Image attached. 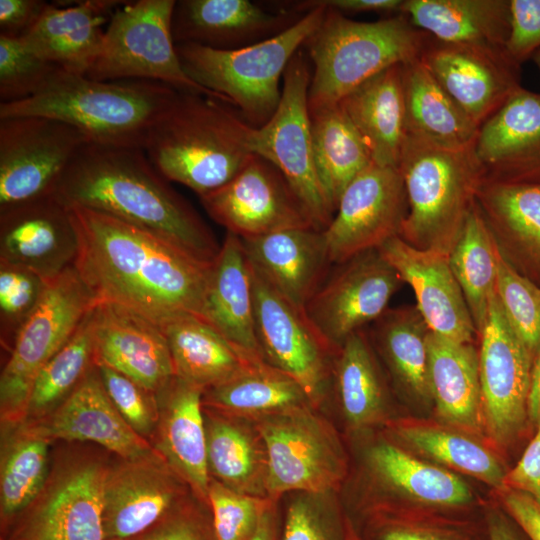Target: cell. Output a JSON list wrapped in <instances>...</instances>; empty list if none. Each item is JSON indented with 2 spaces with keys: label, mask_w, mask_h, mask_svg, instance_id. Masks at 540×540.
Wrapping results in <instances>:
<instances>
[{
  "label": "cell",
  "mask_w": 540,
  "mask_h": 540,
  "mask_svg": "<svg viewBox=\"0 0 540 540\" xmlns=\"http://www.w3.org/2000/svg\"><path fill=\"white\" fill-rule=\"evenodd\" d=\"M204 390L177 377L161 393L153 447L204 503L211 477L207 461Z\"/></svg>",
  "instance_id": "cell-28"
},
{
  "label": "cell",
  "mask_w": 540,
  "mask_h": 540,
  "mask_svg": "<svg viewBox=\"0 0 540 540\" xmlns=\"http://www.w3.org/2000/svg\"><path fill=\"white\" fill-rule=\"evenodd\" d=\"M428 328L418 309H388L372 325V338L396 380L411 394L431 397L428 380Z\"/></svg>",
  "instance_id": "cell-44"
},
{
  "label": "cell",
  "mask_w": 540,
  "mask_h": 540,
  "mask_svg": "<svg viewBox=\"0 0 540 540\" xmlns=\"http://www.w3.org/2000/svg\"><path fill=\"white\" fill-rule=\"evenodd\" d=\"M251 272L255 333L261 357L293 378L316 408L324 399L335 353L303 310L280 295L252 267Z\"/></svg>",
  "instance_id": "cell-15"
},
{
  "label": "cell",
  "mask_w": 540,
  "mask_h": 540,
  "mask_svg": "<svg viewBox=\"0 0 540 540\" xmlns=\"http://www.w3.org/2000/svg\"><path fill=\"white\" fill-rule=\"evenodd\" d=\"M96 303L74 265L47 280L42 297L17 334L1 372L2 426L24 422L36 375L67 343Z\"/></svg>",
  "instance_id": "cell-9"
},
{
  "label": "cell",
  "mask_w": 540,
  "mask_h": 540,
  "mask_svg": "<svg viewBox=\"0 0 540 540\" xmlns=\"http://www.w3.org/2000/svg\"><path fill=\"white\" fill-rule=\"evenodd\" d=\"M407 209L399 169L372 163L346 187L323 230L331 264L378 249L399 235Z\"/></svg>",
  "instance_id": "cell-16"
},
{
  "label": "cell",
  "mask_w": 540,
  "mask_h": 540,
  "mask_svg": "<svg viewBox=\"0 0 540 540\" xmlns=\"http://www.w3.org/2000/svg\"><path fill=\"white\" fill-rule=\"evenodd\" d=\"M109 465L73 456L49 471L29 506L12 522L6 540H105L104 488Z\"/></svg>",
  "instance_id": "cell-12"
},
{
  "label": "cell",
  "mask_w": 540,
  "mask_h": 540,
  "mask_svg": "<svg viewBox=\"0 0 540 540\" xmlns=\"http://www.w3.org/2000/svg\"><path fill=\"white\" fill-rule=\"evenodd\" d=\"M200 201L216 223L242 239L314 228L282 173L255 154L228 183Z\"/></svg>",
  "instance_id": "cell-18"
},
{
  "label": "cell",
  "mask_w": 540,
  "mask_h": 540,
  "mask_svg": "<svg viewBox=\"0 0 540 540\" xmlns=\"http://www.w3.org/2000/svg\"><path fill=\"white\" fill-rule=\"evenodd\" d=\"M158 324L167 340L175 377L204 391L259 360L238 350L198 315L179 313Z\"/></svg>",
  "instance_id": "cell-35"
},
{
  "label": "cell",
  "mask_w": 540,
  "mask_h": 540,
  "mask_svg": "<svg viewBox=\"0 0 540 540\" xmlns=\"http://www.w3.org/2000/svg\"><path fill=\"white\" fill-rule=\"evenodd\" d=\"M473 153L485 181L540 182V93L512 94L479 127Z\"/></svg>",
  "instance_id": "cell-23"
},
{
  "label": "cell",
  "mask_w": 540,
  "mask_h": 540,
  "mask_svg": "<svg viewBox=\"0 0 540 540\" xmlns=\"http://www.w3.org/2000/svg\"><path fill=\"white\" fill-rule=\"evenodd\" d=\"M208 506L217 540H248L276 501L236 492L211 478Z\"/></svg>",
  "instance_id": "cell-50"
},
{
  "label": "cell",
  "mask_w": 540,
  "mask_h": 540,
  "mask_svg": "<svg viewBox=\"0 0 540 540\" xmlns=\"http://www.w3.org/2000/svg\"><path fill=\"white\" fill-rule=\"evenodd\" d=\"M475 200L502 254L540 285V182L483 180Z\"/></svg>",
  "instance_id": "cell-30"
},
{
  "label": "cell",
  "mask_w": 540,
  "mask_h": 540,
  "mask_svg": "<svg viewBox=\"0 0 540 540\" xmlns=\"http://www.w3.org/2000/svg\"><path fill=\"white\" fill-rule=\"evenodd\" d=\"M294 494L279 516L278 540H359L333 492Z\"/></svg>",
  "instance_id": "cell-47"
},
{
  "label": "cell",
  "mask_w": 540,
  "mask_h": 540,
  "mask_svg": "<svg viewBox=\"0 0 540 540\" xmlns=\"http://www.w3.org/2000/svg\"><path fill=\"white\" fill-rule=\"evenodd\" d=\"M68 209L78 238L74 267L96 302L128 307L157 323L179 313L201 317L212 265L118 218Z\"/></svg>",
  "instance_id": "cell-1"
},
{
  "label": "cell",
  "mask_w": 540,
  "mask_h": 540,
  "mask_svg": "<svg viewBox=\"0 0 540 540\" xmlns=\"http://www.w3.org/2000/svg\"><path fill=\"white\" fill-rule=\"evenodd\" d=\"M48 4L43 0H0V35L24 37L37 24Z\"/></svg>",
  "instance_id": "cell-57"
},
{
  "label": "cell",
  "mask_w": 540,
  "mask_h": 540,
  "mask_svg": "<svg viewBox=\"0 0 540 540\" xmlns=\"http://www.w3.org/2000/svg\"><path fill=\"white\" fill-rule=\"evenodd\" d=\"M406 136L436 147H473L479 127L455 103L419 57L402 64Z\"/></svg>",
  "instance_id": "cell-34"
},
{
  "label": "cell",
  "mask_w": 540,
  "mask_h": 540,
  "mask_svg": "<svg viewBox=\"0 0 540 540\" xmlns=\"http://www.w3.org/2000/svg\"><path fill=\"white\" fill-rule=\"evenodd\" d=\"M398 169L408 207L399 236L413 247L448 254L483 181L473 147L449 150L406 136Z\"/></svg>",
  "instance_id": "cell-7"
},
{
  "label": "cell",
  "mask_w": 540,
  "mask_h": 540,
  "mask_svg": "<svg viewBox=\"0 0 540 540\" xmlns=\"http://www.w3.org/2000/svg\"><path fill=\"white\" fill-rule=\"evenodd\" d=\"M204 408L225 416L256 421L314 405L290 376L264 360L251 361L227 381L203 392Z\"/></svg>",
  "instance_id": "cell-38"
},
{
  "label": "cell",
  "mask_w": 540,
  "mask_h": 540,
  "mask_svg": "<svg viewBox=\"0 0 540 540\" xmlns=\"http://www.w3.org/2000/svg\"><path fill=\"white\" fill-rule=\"evenodd\" d=\"M398 437L421 454L451 468L503 488L506 473L494 455L463 435L427 425L404 424L396 428Z\"/></svg>",
  "instance_id": "cell-46"
},
{
  "label": "cell",
  "mask_w": 540,
  "mask_h": 540,
  "mask_svg": "<svg viewBox=\"0 0 540 540\" xmlns=\"http://www.w3.org/2000/svg\"><path fill=\"white\" fill-rule=\"evenodd\" d=\"M21 425L29 433L50 442H93L120 459L162 456L118 413L104 389L95 364L72 394L53 412Z\"/></svg>",
  "instance_id": "cell-22"
},
{
  "label": "cell",
  "mask_w": 540,
  "mask_h": 540,
  "mask_svg": "<svg viewBox=\"0 0 540 540\" xmlns=\"http://www.w3.org/2000/svg\"><path fill=\"white\" fill-rule=\"evenodd\" d=\"M508 56L521 65L540 49V0H510Z\"/></svg>",
  "instance_id": "cell-55"
},
{
  "label": "cell",
  "mask_w": 540,
  "mask_h": 540,
  "mask_svg": "<svg viewBox=\"0 0 540 540\" xmlns=\"http://www.w3.org/2000/svg\"><path fill=\"white\" fill-rule=\"evenodd\" d=\"M189 487L163 456L120 459L109 465L104 488L105 540H130L188 498Z\"/></svg>",
  "instance_id": "cell-21"
},
{
  "label": "cell",
  "mask_w": 540,
  "mask_h": 540,
  "mask_svg": "<svg viewBox=\"0 0 540 540\" xmlns=\"http://www.w3.org/2000/svg\"><path fill=\"white\" fill-rule=\"evenodd\" d=\"M504 485L528 495L540 505V424L520 460L506 473Z\"/></svg>",
  "instance_id": "cell-56"
},
{
  "label": "cell",
  "mask_w": 540,
  "mask_h": 540,
  "mask_svg": "<svg viewBox=\"0 0 540 540\" xmlns=\"http://www.w3.org/2000/svg\"><path fill=\"white\" fill-rule=\"evenodd\" d=\"M91 311L67 343L36 375L29 393L24 422L37 420L53 412L72 394L94 365Z\"/></svg>",
  "instance_id": "cell-45"
},
{
  "label": "cell",
  "mask_w": 540,
  "mask_h": 540,
  "mask_svg": "<svg viewBox=\"0 0 540 540\" xmlns=\"http://www.w3.org/2000/svg\"><path fill=\"white\" fill-rule=\"evenodd\" d=\"M314 162L335 210L346 187L373 161L339 103L309 110Z\"/></svg>",
  "instance_id": "cell-40"
},
{
  "label": "cell",
  "mask_w": 540,
  "mask_h": 540,
  "mask_svg": "<svg viewBox=\"0 0 540 540\" xmlns=\"http://www.w3.org/2000/svg\"><path fill=\"white\" fill-rule=\"evenodd\" d=\"M87 142L80 130L53 118H0V212L53 195Z\"/></svg>",
  "instance_id": "cell-13"
},
{
  "label": "cell",
  "mask_w": 540,
  "mask_h": 540,
  "mask_svg": "<svg viewBox=\"0 0 540 540\" xmlns=\"http://www.w3.org/2000/svg\"><path fill=\"white\" fill-rule=\"evenodd\" d=\"M302 16L284 8L271 12L249 0H179L171 32L175 44L234 50L276 36Z\"/></svg>",
  "instance_id": "cell-26"
},
{
  "label": "cell",
  "mask_w": 540,
  "mask_h": 540,
  "mask_svg": "<svg viewBox=\"0 0 540 540\" xmlns=\"http://www.w3.org/2000/svg\"><path fill=\"white\" fill-rule=\"evenodd\" d=\"M53 195L67 208L95 210L151 232L204 264L220 252L211 229L143 148L87 142Z\"/></svg>",
  "instance_id": "cell-2"
},
{
  "label": "cell",
  "mask_w": 540,
  "mask_h": 540,
  "mask_svg": "<svg viewBox=\"0 0 540 540\" xmlns=\"http://www.w3.org/2000/svg\"><path fill=\"white\" fill-rule=\"evenodd\" d=\"M426 343L429 388L437 412L457 427L477 429L482 413L478 353L472 343L431 331Z\"/></svg>",
  "instance_id": "cell-36"
},
{
  "label": "cell",
  "mask_w": 540,
  "mask_h": 540,
  "mask_svg": "<svg viewBox=\"0 0 540 540\" xmlns=\"http://www.w3.org/2000/svg\"><path fill=\"white\" fill-rule=\"evenodd\" d=\"M279 513L274 504L263 516L256 532L248 540H278Z\"/></svg>",
  "instance_id": "cell-62"
},
{
  "label": "cell",
  "mask_w": 540,
  "mask_h": 540,
  "mask_svg": "<svg viewBox=\"0 0 540 540\" xmlns=\"http://www.w3.org/2000/svg\"><path fill=\"white\" fill-rule=\"evenodd\" d=\"M334 357L331 376L346 420L355 428L374 424L384 411L385 389L363 330L350 336Z\"/></svg>",
  "instance_id": "cell-42"
},
{
  "label": "cell",
  "mask_w": 540,
  "mask_h": 540,
  "mask_svg": "<svg viewBox=\"0 0 540 540\" xmlns=\"http://www.w3.org/2000/svg\"><path fill=\"white\" fill-rule=\"evenodd\" d=\"M506 513L530 540H540V505L528 495L508 489L503 496Z\"/></svg>",
  "instance_id": "cell-58"
},
{
  "label": "cell",
  "mask_w": 540,
  "mask_h": 540,
  "mask_svg": "<svg viewBox=\"0 0 540 540\" xmlns=\"http://www.w3.org/2000/svg\"><path fill=\"white\" fill-rule=\"evenodd\" d=\"M367 462L381 483L423 506L457 509L473 499L469 486L460 477L414 458L391 443L373 445Z\"/></svg>",
  "instance_id": "cell-39"
},
{
  "label": "cell",
  "mask_w": 540,
  "mask_h": 540,
  "mask_svg": "<svg viewBox=\"0 0 540 540\" xmlns=\"http://www.w3.org/2000/svg\"><path fill=\"white\" fill-rule=\"evenodd\" d=\"M59 69L34 51L23 38L0 35V103L35 95Z\"/></svg>",
  "instance_id": "cell-49"
},
{
  "label": "cell",
  "mask_w": 540,
  "mask_h": 540,
  "mask_svg": "<svg viewBox=\"0 0 540 540\" xmlns=\"http://www.w3.org/2000/svg\"><path fill=\"white\" fill-rule=\"evenodd\" d=\"M204 415L210 477L236 492L269 498L267 456L255 424L207 408Z\"/></svg>",
  "instance_id": "cell-37"
},
{
  "label": "cell",
  "mask_w": 540,
  "mask_h": 540,
  "mask_svg": "<svg viewBox=\"0 0 540 540\" xmlns=\"http://www.w3.org/2000/svg\"><path fill=\"white\" fill-rule=\"evenodd\" d=\"M94 364L128 377L155 396L175 378L160 325L119 304L97 302L90 314Z\"/></svg>",
  "instance_id": "cell-20"
},
{
  "label": "cell",
  "mask_w": 540,
  "mask_h": 540,
  "mask_svg": "<svg viewBox=\"0 0 540 540\" xmlns=\"http://www.w3.org/2000/svg\"><path fill=\"white\" fill-rule=\"evenodd\" d=\"M1 540H6L4 537H1Z\"/></svg>",
  "instance_id": "cell-64"
},
{
  "label": "cell",
  "mask_w": 540,
  "mask_h": 540,
  "mask_svg": "<svg viewBox=\"0 0 540 540\" xmlns=\"http://www.w3.org/2000/svg\"><path fill=\"white\" fill-rule=\"evenodd\" d=\"M530 59L534 62V64L537 66L538 70L540 71V49L535 51Z\"/></svg>",
  "instance_id": "cell-63"
},
{
  "label": "cell",
  "mask_w": 540,
  "mask_h": 540,
  "mask_svg": "<svg viewBox=\"0 0 540 540\" xmlns=\"http://www.w3.org/2000/svg\"><path fill=\"white\" fill-rule=\"evenodd\" d=\"M251 129L228 102L177 91L151 126L144 151L165 179L200 198L228 183L254 155Z\"/></svg>",
  "instance_id": "cell-3"
},
{
  "label": "cell",
  "mask_w": 540,
  "mask_h": 540,
  "mask_svg": "<svg viewBox=\"0 0 540 540\" xmlns=\"http://www.w3.org/2000/svg\"><path fill=\"white\" fill-rule=\"evenodd\" d=\"M3 427L0 515L2 528L8 529L46 482L51 442L29 433L21 424Z\"/></svg>",
  "instance_id": "cell-43"
},
{
  "label": "cell",
  "mask_w": 540,
  "mask_h": 540,
  "mask_svg": "<svg viewBox=\"0 0 540 540\" xmlns=\"http://www.w3.org/2000/svg\"><path fill=\"white\" fill-rule=\"evenodd\" d=\"M419 59L478 127L522 87L521 65L506 51L443 42L427 34Z\"/></svg>",
  "instance_id": "cell-19"
},
{
  "label": "cell",
  "mask_w": 540,
  "mask_h": 540,
  "mask_svg": "<svg viewBox=\"0 0 540 540\" xmlns=\"http://www.w3.org/2000/svg\"><path fill=\"white\" fill-rule=\"evenodd\" d=\"M240 239L251 267L286 300L304 311L332 265L323 231L291 228Z\"/></svg>",
  "instance_id": "cell-27"
},
{
  "label": "cell",
  "mask_w": 540,
  "mask_h": 540,
  "mask_svg": "<svg viewBox=\"0 0 540 540\" xmlns=\"http://www.w3.org/2000/svg\"><path fill=\"white\" fill-rule=\"evenodd\" d=\"M498 245L475 204L448 253L451 270L462 290L474 327L480 333L495 292Z\"/></svg>",
  "instance_id": "cell-41"
},
{
  "label": "cell",
  "mask_w": 540,
  "mask_h": 540,
  "mask_svg": "<svg viewBox=\"0 0 540 540\" xmlns=\"http://www.w3.org/2000/svg\"><path fill=\"white\" fill-rule=\"evenodd\" d=\"M126 2H49L37 24L22 38L61 69L84 75L100 49L113 13Z\"/></svg>",
  "instance_id": "cell-29"
},
{
  "label": "cell",
  "mask_w": 540,
  "mask_h": 540,
  "mask_svg": "<svg viewBox=\"0 0 540 540\" xmlns=\"http://www.w3.org/2000/svg\"><path fill=\"white\" fill-rule=\"evenodd\" d=\"M335 266L304 308L310 324L334 353L350 336L380 318L403 284L378 249Z\"/></svg>",
  "instance_id": "cell-14"
},
{
  "label": "cell",
  "mask_w": 540,
  "mask_h": 540,
  "mask_svg": "<svg viewBox=\"0 0 540 540\" xmlns=\"http://www.w3.org/2000/svg\"><path fill=\"white\" fill-rule=\"evenodd\" d=\"M177 91L155 81H98L60 68L35 95L0 103V118H53L77 128L89 142L144 149L151 126Z\"/></svg>",
  "instance_id": "cell-4"
},
{
  "label": "cell",
  "mask_w": 540,
  "mask_h": 540,
  "mask_svg": "<svg viewBox=\"0 0 540 540\" xmlns=\"http://www.w3.org/2000/svg\"><path fill=\"white\" fill-rule=\"evenodd\" d=\"M356 532L359 540H489L488 528L480 533L464 524L383 514L372 515Z\"/></svg>",
  "instance_id": "cell-52"
},
{
  "label": "cell",
  "mask_w": 540,
  "mask_h": 540,
  "mask_svg": "<svg viewBox=\"0 0 540 540\" xmlns=\"http://www.w3.org/2000/svg\"><path fill=\"white\" fill-rule=\"evenodd\" d=\"M310 81L309 63L300 49L283 75L281 100L275 114L265 125L252 127L249 145L253 154L282 173L313 227L323 231L336 210L315 167L308 109Z\"/></svg>",
  "instance_id": "cell-10"
},
{
  "label": "cell",
  "mask_w": 540,
  "mask_h": 540,
  "mask_svg": "<svg viewBox=\"0 0 540 540\" xmlns=\"http://www.w3.org/2000/svg\"><path fill=\"white\" fill-rule=\"evenodd\" d=\"M485 520L489 540H530L506 512L492 510Z\"/></svg>",
  "instance_id": "cell-60"
},
{
  "label": "cell",
  "mask_w": 540,
  "mask_h": 540,
  "mask_svg": "<svg viewBox=\"0 0 540 540\" xmlns=\"http://www.w3.org/2000/svg\"><path fill=\"white\" fill-rule=\"evenodd\" d=\"M312 406L252 421L267 456V494L333 492L346 473L341 443Z\"/></svg>",
  "instance_id": "cell-11"
},
{
  "label": "cell",
  "mask_w": 540,
  "mask_h": 540,
  "mask_svg": "<svg viewBox=\"0 0 540 540\" xmlns=\"http://www.w3.org/2000/svg\"><path fill=\"white\" fill-rule=\"evenodd\" d=\"M130 540H217L208 504L186 498L149 529Z\"/></svg>",
  "instance_id": "cell-54"
},
{
  "label": "cell",
  "mask_w": 540,
  "mask_h": 540,
  "mask_svg": "<svg viewBox=\"0 0 540 540\" xmlns=\"http://www.w3.org/2000/svg\"><path fill=\"white\" fill-rule=\"evenodd\" d=\"M339 104L366 143L373 163L398 169L406 139L402 64L368 79Z\"/></svg>",
  "instance_id": "cell-32"
},
{
  "label": "cell",
  "mask_w": 540,
  "mask_h": 540,
  "mask_svg": "<svg viewBox=\"0 0 540 540\" xmlns=\"http://www.w3.org/2000/svg\"><path fill=\"white\" fill-rule=\"evenodd\" d=\"M288 6L303 16L276 36L256 44L234 50H217L194 43L176 44L186 74L225 99L255 128L265 125L275 114L286 68L318 29L327 10L314 0Z\"/></svg>",
  "instance_id": "cell-5"
},
{
  "label": "cell",
  "mask_w": 540,
  "mask_h": 540,
  "mask_svg": "<svg viewBox=\"0 0 540 540\" xmlns=\"http://www.w3.org/2000/svg\"><path fill=\"white\" fill-rule=\"evenodd\" d=\"M95 366L118 413L136 433L152 440L159 417L156 396L105 365Z\"/></svg>",
  "instance_id": "cell-53"
},
{
  "label": "cell",
  "mask_w": 540,
  "mask_h": 540,
  "mask_svg": "<svg viewBox=\"0 0 540 540\" xmlns=\"http://www.w3.org/2000/svg\"><path fill=\"white\" fill-rule=\"evenodd\" d=\"M495 293L509 325L534 357L540 347V285L520 273L499 247Z\"/></svg>",
  "instance_id": "cell-48"
},
{
  "label": "cell",
  "mask_w": 540,
  "mask_h": 540,
  "mask_svg": "<svg viewBox=\"0 0 540 540\" xmlns=\"http://www.w3.org/2000/svg\"><path fill=\"white\" fill-rule=\"evenodd\" d=\"M78 238L69 209L49 195L0 212V260L45 280L74 265Z\"/></svg>",
  "instance_id": "cell-24"
},
{
  "label": "cell",
  "mask_w": 540,
  "mask_h": 540,
  "mask_svg": "<svg viewBox=\"0 0 540 540\" xmlns=\"http://www.w3.org/2000/svg\"><path fill=\"white\" fill-rule=\"evenodd\" d=\"M479 334L482 413L491 436L504 444L528 416L533 356L509 325L495 292Z\"/></svg>",
  "instance_id": "cell-17"
},
{
  "label": "cell",
  "mask_w": 540,
  "mask_h": 540,
  "mask_svg": "<svg viewBox=\"0 0 540 540\" xmlns=\"http://www.w3.org/2000/svg\"><path fill=\"white\" fill-rule=\"evenodd\" d=\"M47 280L22 266L0 260L1 342L12 348L17 334L37 307Z\"/></svg>",
  "instance_id": "cell-51"
},
{
  "label": "cell",
  "mask_w": 540,
  "mask_h": 540,
  "mask_svg": "<svg viewBox=\"0 0 540 540\" xmlns=\"http://www.w3.org/2000/svg\"><path fill=\"white\" fill-rule=\"evenodd\" d=\"M528 416L536 426L540 424V347L534 355L532 362L528 396Z\"/></svg>",
  "instance_id": "cell-61"
},
{
  "label": "cell",
  "mask_w": 540,
  "mask_h": 540,
  "mask_svg": "<svg viewBox=\"0 0 540 540\" xmlns=\"http://www.w3.org/2000/svg\"><path fill=\"white\" fill-rule=\"evenodd\" d=\"M378 251L413 290L419 313L434 334L472 343L477 333L448 254L411 246L399 235Z\"/></svg>",
  "instance_id": "cell-25"
},
{
  "label": "cell",
  "mask_w": 540,
  "mask_h": 540,
  "mask_svg": "<svg viewBox=\"0 0 540 540\" xmlns=\"http://www.w3.org/2000/svg\"><path fill=\"white\" fill-rule=\"evenodd\" d=\"M317 4L328 9L337 11L343 15L346 13L375 12L388 14L389 16L401 13L404 0H314Z\"/></svg>",
  "instance_id": "cell-59"
},
{
  "label": "cell",
  "mask_w": 540,
  "mask_h": 540,
  "mask_svg": "<svg viewBox=\"0 0 540 540\" xmlns=\"http://www.w3.org/2000/svg\"><path fill=\"white\" fill-rule=\"evenodd\" d=\"M326 9L304 44L313 66L309 110L337 104L376 74L419 57L427 38L403 14L360 22Z\"/></svg>",
  "instance_id": "cell-6"
},
{
  "label": "cell",
  "mask_w": 540,
  "mask_h": 540,
  "mask_svg": "<svg viewBox=\"0 0 540 540\" xmlns=\"http://www.w3.org/2000/svg\"><path fill=\"white\" fill-rule=\"evenodd\" d=\"M174 6L175 0H137L117 8L84 75L98 81H155L227 102L184 71L171 32Z\"/></svg>",
  "instance_id": "cell-8"
},
{
  "label": "cell",
  "mask_w": 540,
  "mask_h": 540,
  "mask_svg": "<svg viewBox=\"0 0 540 540\" xmlns=\"http://www.w3.org/2000/svg\"><path fill=\"white\" fill-rule=\"evenodd\" d=\"M400 14L437 40L506 51L510 0H404Z\"/></svg>",
  "instance_id": "cell-33"
},
{
  "label": "cell",
  "mask_w": 540,
  "mask_h": 540,
  "mask_svg": "<svg viewBox=\"0 0 540 540\" xmlns=\"http://www.w3.org/2000/svg\"><path fill=\"white\" fill-rule=\"evenodd\" d=\"M201 318L238 350L262 359L255 333L251 266L241 239L233 233H226L211 266Z\"/></svg>",
  "instance_id": "cell-31"
}]
</instances>
